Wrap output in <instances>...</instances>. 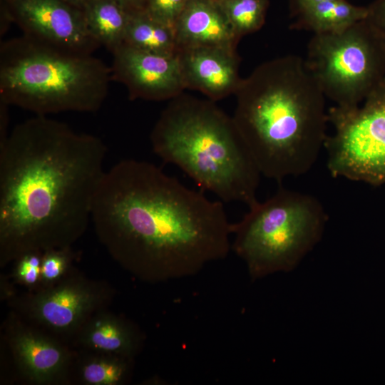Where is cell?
Wrapping results in <instances>:
<instances>
[{
	"mask_svg": "<svg viewBox=\"0 0 385 385\" xmlns=\"http://www.w3.org/2000/svg\"><path fill=\"white\" fill-rule=\"evenodd\" d=\"M98 137L36 115L0 144V238L7 255L64 247L91 218L106 173Z\"/></svg>",
	"mask_w": 385,
	"mask_h": 385,
	"instance_id": "cell-1",
	"label": "cell"
},
{
	"mask_svg": "<svg viewBox=\"0 0 385 385\" xmlns=\"http://www.w3.org/2000/svg\"><path fill=\"white\" fill-rule=\"evenodd\" d=\"M91 219L117 254L162 279L194 276L231 250L222 202L144 160L124 159L106 171Z\"/></svg>",
	"mask_w": 385,
	"mask_h": 385,
	"instance_id": "cell-2",
	"label": "cell"
},
{
	"mask_svg": "<svg viewBox=\"0 0 385 385\" xmlns=\"http://www.w3.org/2000/svg\"><path fill=\"white\" fill-rule=\"evenodd\" d=\"M235 96L233 120L262 175L280 182L312 168L329 121L326 97L304 58L261 63Z\"/></svg>",
	"mask_w": 385,
	"mask_h": 385,
	"instance_id": "cell-3",
	"label": "cell"
},
{
	"mask_svg": "<svg viewBox=\"0 0 385 385\" xmlns=\"http://www.w3.org/2000/svg\"><path fill=\"white\" fill-rule=\"evenodd\" d=\"M154 153L225 202H258L262 175L232 117L215 101L181 93L162 111L150 135Z\"/></svg>",
	"mask_w": 385,
	"mask_h": 385,
	"instance_id": "cell-4",
	"label": "cell"
},
{
	"mask_svg": "<svg viewBox=\"0 0 385 385\" xmlns=\"http://www.w3.org/2000/svg\"><path fill=\"white\" fill-rule=\"evenodd\" d=\"M111 71L92 54L46 44L26 35L0 46V101L36 115L97 111Z\"/></svg>",
	"mask_w": 385,
	"mask_h": 385,
	"instance_id": "cell-5",
	"label": "cell"
},
{
	"mask_svg": "<svg viewBox=\"0 0 385 385\" xmlns=\"http://www.w3.org/2000/svg\"><path fill=\"white\" fill-rule=\"evenodd\" d=\"M327 221L317 198L280 186L232 223L231 250L245 262L252 280L289 272L320 242Z\"/></svg>",
	"mask_w": 385,
	"mask_h": 385,
	"instance_id": "cell-6",
	"label": "cell"
},
{
	"mask_svg": "<svg viewBox=\"0 0 385 385\" xmlns=\"http://www.w3.org/2000/svg\"><path fill=\"white\" fill-rule=\"evenodd\" d=\"M304 60L338 106H359L385 78V48L366 19L339 33L313 34Z\"/></svg>",
	"mask_w": 385,
	"mask_h": 385,
	"instance_id": "cell-7",
	"label": "cell"
},
{
	"mask_svg": "<svg viewBox=\"0 0 385 385\" xmlns=\"http://www.w3.org/2000/svg\"><path fill=\"white\" fill-rule=\"evenodd\" d=\"M363 102L327 111L334 130L324 145L327 168L334 178L379 186L385 183V78Z\"/></svg>",
	"mask_w": 385,
	"mask_h": 385,
	"instance_id": "cell-8",
	"label": "cell"
},
{
	"mask_svg": "<svg viewBox=\"0 0 385 385\" xmlns=\"http://www.w3.org/2000/svg\"><path fill=\"white\" fill-rule=\"evenodd\" d=\"M12 21L26 35L71 52L92 54L100 46L87 29L81 9L65 0H8Z\"/></svg>",
	"mask_w": 385,
	"mask_h": 385,
	"instance_id": "cell-9",
	"label": "cell"
},
{
	"mask_svg": "<svg viewBox=\"0 0 385 385\" xmlns=\"http://www.w3.org/2000/svg\"><path fill=\"white\" fill-rule=\"evenodd\" d=\"M112 55V79L126 87L131 100L170 101L185 89L177 53H155L123 43Z\"/></svg>",
	"mask_w": 385,
	"mask_h": 385,
	"instance_id": "cell-10",
	"label": "cell"
},
{
	"mask_svg": "<svg viewBox=\"0 0 385 385\" xmlns=\"http://www.w3.org/2000/svg\"><path fill=\"white\" fill-rule=\"evenodd\" d=\"M177 55L185 89L200 91L213 101L235 95L242 79L236 49L190 46L178 48Z\"/></svg>",
	"mask_w": 385,
	"mask_h": 385,
	"instance_id": "cell-11",
	"label": "cell"
},
{
	"mask_svg": "<svg viewBox=\"0 0 385 385\" xmlns=\"http://www.w3.org/2000/svg\"><path fill=\"white\" fill-rule=\"evenodd\" d=\"M174 31L178 48L205 46L236 49L240 39L217 0H190Z\"/></svg>",
	"mask_w": 385,
	"mask_h": 385,
	"instance_id": "cell-12",
	"label": "cell"
},
{
	"mask_svg": "<svg viewBox=\"0 0 385 385\" xmlns=\"http://www.w3.org/2000/svg\"><path fill=\"white\" fill-rule=\"evenodd\" d=\"M94 299L87 288L65 284L38 297L34 310L38 319L47 325L64 329L73 327L81 319Z\"/></svg>",
	"mask_w": 385,
	"mask_h": 385,
	"instance_id": "cell-13",
	"label": "cell"
},
{
	"mask_svg": "<svg viewBox=\"0 0 385 385\" xmlns=\"http://www.w3.org/2000/svg\"><path fill=\"white\" fill-rule=\"evenodd\" d=\"M367 14V6L354 5L346 0L328 1L302 10L291 27L313 34H336L366 19Z\"/></svg>",
	"mask_w": 385,
	"mask_h": 385,
	"instance_id": "cell-14",
	"label": "cell"
},
{
	"mask_svg": "<svg viewBox=\"0 0 385 385\" xmlns=\"http://www.w3.org/2000/svg\"><path fill=\"white\" fill-rule=\"evenodd\" d=\"M91 36L111 53L124 42L130 12L115 0H88L81 8Z\"/></svg>",
	"mask_w": 385,
	"mask_h": 385,
	"instance_id": "cell-15",
	"label": "cell"
},
{
	"mask_svg": "<svg viewBox=\"0 0 385 385\" xmlns=\"http://www.w3.org/2000/svg\"><path fill=\"white\" fill-rule=\"evenodd\" d=\"M15 350L26 374L37 381L52 379L60 372L65 361L64 354L58 346L31 333L18 336Z\"/></svg>",
	"mask_w": 385,
	"mask_h": 385,
	"instance_id": "cell-16",
	"label": "cell"
},
{
	"mask_svg": "<svg viewBox=\"0 0 385 385\" xmlns=\"http://www.w3.org/2000/svg\"><path fill=\"white\" fill-rule=\"evenodd\" d=\"M123 43L155 53L176 54L178 51L174 28L153 18L144 9L130 12Z\"/></svg>",
	"mask_w": 385,
	"mask_h": 385,
	"instance_id": "cell-17",
	"label": "cell"
},
{
	"mask_svg": "<svg viewBox=\"0 0 385 385\" xmlns=\"http://www.w3.org/2000/svg\"><path fill=\"white\" fill-rule=\"evenodd\" d=\"M86 342L93 349L103 351L130 354L135 345L131 331L121 322L102 318L93 323L86 334Z\"/></svg>",
	"mask_w": 385,
	"mask_h": 385,
	"instance_id": "cell-18",
	"label": "cell"
},
{
	"mask_svg": "<svg viewBox=\"0 0 385 385\" xmlns=\"http://www.w3.org/2000/svg\"><path fill=\"white\" fill-rule=\"evenodd\" d=\"M235 34L242 36L260 30L265 22L268 0H217Z\"/></svg>",
	"mask_w": 385,
	"mask_h": 385,
	"instance_id": "cell-19",
	"label": "cell"
},
{
	"mask_svg": "<svg viewBox=\"0 0 385 385\" xmlns=\"http://www.w3.org/2000/svg\"><path fill=\"white\" fill-rule=\"evenodd\" d=\"M124 366L115 361L97 359L88 363L83 369L86 382L96 385H113L121 381Z\"/></svg>",
	"mask_w": 385,
	"mask_h": 385,
	"instance_id": "cell-20",
	"label": "cell"
},
{
	"mask_svg": "<svg viewBox=\"0 0 385 385\" xmlns=\"http://www.w3.org/2000/svg\"><path fill=\"white\" fill-rule=\"evenodd\" d=\"M190 0H146L144 10L156 20L174 28Z\"/></svg>",
	"mask_w": 385,
	"mask_h": 385,
	"instance_id": "cell-21",
	"label": "cell"
},
{
	"mask_svg": "<svg viewBox=\"0 0 385 385\" xmlns=\"http://www.w3.org/2000/svg\"><path fill=\"white\" fill-rule=\"evenodd\" d=\"M66 247H60L59 251L54 248L47 250L42 258L41 276L47 281L54 280L64 272L68 262Z\"/></svg>",
	"mask_w": 385,
	"mask_h": 385,
	"instance_id": "cell-22",
	"label": "cell"
},
{
	"mask_svg": "<svg viewBox=\"0 0 385 385\" xmlns=\"http://www.w3.org/2000/svg\"><path fill=\"white\" fill-rule=\"evenodd\" d=\"M42 259L38 251H29L21 255L17 272L20 279L27 284H33L41 274Z\"/></svg>",
	"mask_w": 385,
	"mask_h": 385,
	"instance_id": "cell-23",
	"label": "cell"
},
{
	"mask_svg": "<svg viewBox=\"0 0 385 385\" xmlns=\"http://www.w3.org/2000/svg\"><path fill=\"white\" fill-rule=\"evenodd\" d=\"M366 21L376 34L385 48V0H374L367 6Z\"/></svg>",
	"mask_w": 385,
	"mask_h": 385,
	"instance_id": "cell-24",
	"label": "cell"
},
{
	"mask_svg": "<svg viewBox=\"0 0 385 385\" xmlns=\"http://www.w3.org/2000/svg\"><path fill=\"white\" fill-rule=\"evenodd\" d=\"M332 0H289L291 14L296 16L302 10L319 3Z\"/></svg>",
	"mask_w": 385,
	"mask_h": 385,
	"instance_id": "cell-25",
	"label": "cell"
},
{
	"mask_svg": "<svg viewBox=\"0 0 385 385\" xmlns=\"http://www.w3.org/2000/svg\"><path fill=\"white\" fill-rule=\"evenodd\" d=\"M130 12L144 9L146 0H115Z\"/></svg>",
	"mask_w": 385,
	"mask_h": 385,
	"instance_id": "cell-26",
	"label": "cell"
},
{
	"mask_svg": "<svg viewBox=\"0 0 385 385\" xmlns=\"http://www.w3.org/2000/svg\"><path fill=\"white\" fill-rule=\"evenodd\" d=\"M66 2H68V4L76 6V7H78L79 9H81L82 6L84 5V4L88 1V0H65Z\"/></svg>",
	"mask_w": 385,
	"mask_h": 385,
	"instance_id": "cell-27",
	"label": "cell"
},
{
	"mask_svg": "<svg viewBox=\"0 0 385 385\" xmlns=\"http://www.w3.org/2000/svg\"></svg>",
	"mask_w": 385,
	"mask_h": 385,
	"instance_id": "cell-28",
	"label": "cell"
}]
</instances>
